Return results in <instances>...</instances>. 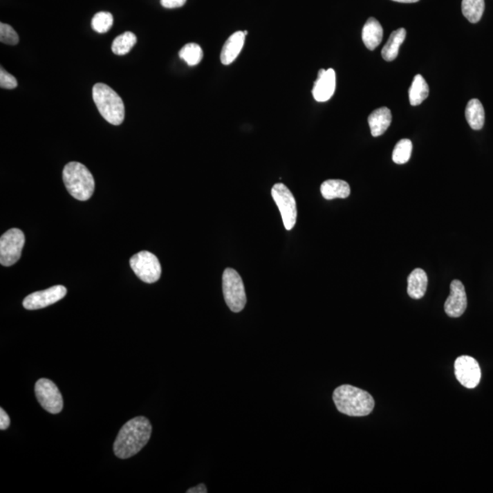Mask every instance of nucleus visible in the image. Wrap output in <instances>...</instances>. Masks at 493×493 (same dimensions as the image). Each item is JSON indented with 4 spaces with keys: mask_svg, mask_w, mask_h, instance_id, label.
Returning <instances> with one entry per match:
<instances>
[{
    "mask_svg": "<svg viewBox=\"0 0 493 493\" xmlns=\"http://www.w3.org/2000/svg\"><path fill=\"white\" fill-rule=\"evenodd\" d=\"M0 41L14 46L19 44V37L11 26L1 24H0Z\"/></svg>",
    "mask_w": 493,
    "mask_h": 493,
    "instance_id": "27",
    "label": "nucleus"
},
{
    "mask_svg": "<svg viewBox=\"0 0 493 493\" xmlns=\"http://www.w3.org/2000/svg\"><path fill=\"white\" fill-rule=\"evenodd\" d=\"M113 17L109 12H99L93 18L92 27L98 33H106L113 27Z\"/></svg>",
    "mask_w": 493,
    "mask_h": 493,
    "instance_id": "26",
    "label": "nucleus"
},
{
    "mask_svg": "<svg viewBox=\"0 0 493 493\" xmlns=\"http://www.w3.org/2000/svg\"><path fill=\"white\" fill-rule=\"evenodd\" d=\"M138 42V38L131 31H127L122 35L115 39L112 44L113 53L116 55H125L129 53L131 50L135 46Z\"/></svg>",
    "mask_w": 493,
    "mask_h": 493,
    "instance_id": "23",
    "label": "nucleus"
},
{
    "mask_svg": "<svg viewBox=\"0 0 493 493\" xmlns=\"http://www.w3.org/2000/svg\"><path fill=\"white\" fill-rule=\"evenodd\" d=\"M93 97L102 118L111 124H122L125 115L124 104L118 93L106 84H96L93 86Z\"/></svg>",
    "mask_w": 493,
    "mask_h": 493,
    "instance_id": "4",
    "label": "nucleus"
},
{
    "mask_svg": "<svg viewBox=\"0 0 493 493\" xmlns=\"http://www.w3.org/2000/svg\"><path fill=\"white\" fill-rule=\"evenodd\" d=\"M333 400L338 411L350 417H366L375 407L374 398L369 392L350 384L338 387Z\"/></svg>",
    "mask_w": 493,
    "mask_h": 493,
    "instance_id": "2",
    "label": "nucleus"
},
{
    "mask_svg": "<svg viewBox=\"0 0 493 493\" xmlns=\"http://www.w3.org/2000/svg\"><path fill=\"white\" fill-rule=\"evenodd\" d=\"M179 57L189 66H195L203 59V50L198 44H188L179 51Z\"/></svg>",
    "mask_w": 493,
    "mask_h": 493,
    "instance_id": "24",
    "label": "nucleus"
},
{
    "mask_svg": "<svg viewBox=\"0 0 493 493\" xmlns=\"http://www.w3.org/2000/svg\"><path fill=\"white\" fill-rule=\"evenodd\" d=\"M37 400L50 414H58L64 409V398L58 387L53 381L41 378L35 384Z\"/></svg>",
    "mask_w": 493,
    "mask_h": 493,
    "instance_id": "9",
    "label": "nucleus"
},
{
    "mask_svg": "<svg viewBox=\"0 0 493 493\" xmlns=\"http://www.w3.org/2000/svg\"><path fill=\"white\" fill-rule=\"evenodd\" d=\"M406 36L407 31L403 28L393 31L389 37V41L382 48L381 54L384 61L392 62L397 59L398 51H400L401 44H403Z\"/></svg>",
    "mask_w": 493,
    "mask_h": 493,
    "instance_id": "19",
    "label": "nucleus"
},
{
    "mask_svg": "<svg viewBox=\"0 0 493 493\" xmlns=\"http://www.w3.org/2000/svg\"><path fill=\"white\" fill-rule=\"evenodd\" d=\"M467 122L473 130L483 129L485 122V112L483 104L478 99H472L465 110Z\"/></svg>",
    "mask_w": 493,
    "mask_h": 493,
    "instance_id": "20",
    "label": "nucleus"
},
{
    "mask_svg": "<svg viewBox=\"0 0 493 493\" xmlns=\"http://www.w3.org/2000/svg\"><path fill=\"white\" fill-rule=\"evenodd\" d=\"M336 88V74L333 69H321L318 73V78L313 88V95L315 101L324 102L329 101Z\"/></svg>",
    "mask_w": 493,
    "mask_h": 493,
    "instance_id": "13",
    "label": "nucleus"
},
{
    "mask_svg": "<svg viewBox=\"0 0 493 493\" xmlns=\"http://www.w3.org/2000/svg\"><path fill=\"white\" fill-rule=\"evenodd\" d=\"M409 94L410 104L412 106H417V105L422 104L429 96V84L420 74L414 77L411 86L409 88Z\"/></svg>",
    "mask_w": 493,
    "mask_h": 493,
    "instance_id": "21",
    "label": "nucleus"
},
{
    "mask_svg": "<svg viewBox=\"0 0 493 493\" xmlns=\"http://www.w3.org/2000/svg\"><path fill=\"white\" fill-rule=\"evenodd\" d=\"M130 266L141 281L154 283L161 277V264L156 255L149 252H141L130 259Z\"/></svg>",
    "mask_w": 493,
    "mask_h": 493,
    "instance_id": "8",
    "label": "nucleus"
},
{
    "mask_svg": "<svg viewBox=\"0 0 493 493\" xmlns=\"http://www.w3.org/2000/svg\"><path fill=\"white\" fill-rule=\"evenodd\" d=\"M321 193L327 201L335 198H346L351 193L349 184L340 179H329L321 186Z\"/></svg>",
    "mask_w": 493,
    "mask_h": 493,
    "instance_id": "18",
    "label": "nucleus"
},
{
    "mask_svg": "<svg viewBox=\"0 0 493 493\" xmlns=\"http://www.w3.org/2000/svg\"><path fill=\"white\" fill-rule=\"evenodd\" d=\"M391 111L387 107L378 108L371 113L369 118V124L372 136L378 138L383 135L391 124Z\"/></svg>",
    "mask_w": 493,
    "mask_h": 493,
    "instance_id": "15",
    "label": "nucleus"
},
{
    "mask_svg": "<svg viewBox=\"0 0 493 493\" xmlns=\"http://www.w3.org/2000/svg\"><path fill=\"white\" fill-rule=\"evenodd\" d=\"M25 244L24 233L19 229H11L0 239V263L5 267L15 264L21 259Z\"/></svg>",
    "mask_w": 493,
    "mask_h": 493,
    "instance_id": "7",
    "label": "nucleus"
},
{
    "mask_svg": "<svg viewBox=\"0 0 493 493\" xmlns=\"http://www.w3.org/2000/svg\"><path fill=\"white\" fill-rule=\"evenodd\" d=\"M272 196L280 210L285 229L292 230L297 221V206L292 191L284 184L278 183L272 188Z\"/></svg>",
    "mask_w": 493,
    "mask_h": 493,
    "instance_id": "6",
    "label": "nucleus"
},
{
    "mask_svg": "<svg viewBox=\"0 0 493 493\" xmlns=\"http://www.w3.org/2000/svg\"><path fill=\"white\" fill-rule=\"evenodd\" d=\"M17 86H18V82H17L15 77L7 73L1 67V70H0V87L2 89L12 90L15 89Z\"/></svg>",
    "mask_w": 493,
    "mask_h": 493,
    "instance_id": "28",
    "label": "nucleus"
},
{
    "mask_svg": "<svg viewBox=\"0 0 493 493\" xmlns=\"http://www.w3.org/2000/svg\"><path fill=\"white\" fill-rule=\"evenodd\" d=\"M247 33V31H236L227 39L221 50V59L222 64L230 65L235 61L244 46L245 37H246Z\"/></svg>",
    "mask_w": 493,
    "mask_h": 493,
    "instance_id": "14",
    "label": "nucleus"
},
{
    "mask_svg": "<svg viewBox=\"0 0 493 493\" xmlns=\"http://www.w3.org/2000/svg\"><path fill=\"white\" fill-rule=\"evenodd\" d=\"M393 1L400 3H416L420 1V0H393Z\"/></svg>",
    "mask_w": 493,
    "mask_h": 493,
    "instance_id": "32",
    "label": "nucleus"
},
{
    "mask_svg": "<svg viewBox=\"0 0 493 493\" xmlns=\"http://www.w3.org/2000/svg\"><path fill=\"white\" fill-rule=\"evenodd\" d=\"M467 306H468V299H467L465 287L461 281H452L450 283V295L444 304V310L447 315L452 318L461 317L465 313Z\"/></svg>",
    "mask_w": 493,
    "mask_h": 493,
    "instance_id": "12",
    "label": "nucleus"
},
{
    "mask_svg": "<svg viewBox=\"0 0 493 493\" xmlns=\"http://www.w3.org/2000/svg\"><path fill=\"white\" fill-rule=\"evenodd\" d=\"M187 0H161V5L165 8H176L183 7Z\"/></svg>",
    "mask_w": 493,
    "mask_h": 493,
    "instance_id": "29",
    "label": "nucleus"
},
{
    "mask_svg": "<svg viewBox=\"0 0 493 493\" xmlns=\"http://www.w3.org/2000/svg\"><path fill=\"white\" fill-rule=\"evenodd\" d=\"M454 373L457 380L467 389H475L480 384L481 378L480 364L472 356L463 355L456 359Z\"/></svg>",
    "mask_w": 493,
    "mask_h": 493,
    "instance_id": "10",
    "label": "nucleus"
},
{
    "mask_svg": "<svg viewBox=\"0 0 493 493\" xmlns=\"http://www.w3.org/2000/svg\"><path fill=\"white\" fill-rule=\"evenodd\" d=\"M429 279L422 269H415L407 278V295L410 298L420 300L427 292Z\"/></svg>",
    "mask_w": 493,
    "mask_h": 493,
    "instance_id": "16",
    "label": "nucleus"
},
{
    "mask_svg": "<svg viewBox=\"0 0 493 493\" xmlns=\"http://www.w3.org/2000/svg\"><path fill=\"white\" fill-rule=\"evenodd\" d=\"M64 182L68 192L80 201H86L92 198L94 192L93 176L84 165L78 162H71L65 165Z\"/></svg>",
    "mask_w": 493,
    "mask_h": 493,
    "instance_id": "3",
    "label": "nucleus"
},
{
    "mask_svg": "<svg viewBox=\"0 0 493 493\" xmlns=\"http://www.w3.org/2000/svg\"><path fill=\"white\" fill-rule=\"evenodd\" d=\"M10 425V418L4 409H0V429L6 430Z\"/></svg>",
    "mask_w": 493,
    "mask_h": 493,
    "instance_id": "30",
    "label": "nucleus"
},
{
    "mask_svg": "<svg viewBox=\"0 0 493 493\" xmlns=\"http://www.w3.org/2000/svg\"><path fill=\"white\" fill-rule=\"evenodd\" d=\"M383 33V28L378 19L369 18L362 30V39L369 50H374L381 44Z\"/></svg>",
    "mask_w": 493,
    "mask_h": 493,
    "instance_id": "17",
    "label": "nucleus"
},
{
    "mask_svg": "<svg viewBox=\"0 0 493 493\" xmlns=\"http://www.w3.org/2000/svg\"><path fill=\"white\" fill-rule=\"evenodd\" d=\"M222 289L227 307L233 313H239L247 304L246 292L241 275L232 268L224 270L222 276Z\"/></svg>",
    "mask_w": 493,
    "mask_h": 493,
    "instance_id": "5",
    "label": "nucleus"
},
{
    "mask_svg": "<svg viewBox=\"0 0 493 493\" xmlns=\"http://www.w3.org/2000/svg\"><path fill=\"white\" fill-rule=\"evenodd\" d=\"M187 493H207V487L205 486V484L201 483V484H198V486L194 487V488H190L189 490H187Z\"/></svg>",
    "mask_w": 493,
    "mask_h": 493,
    "instance_id": "31",
    "label": "nucleus"
},
{
    "mask_svg": "<svg viewBox=\"0 0 493 493\" xmlns=\"http://www.w3.org/2000/svg\"><path fill=\"white\" fill-rule=\"evenodd\" d=\"M461 8L464 17L470 24H477L483 15L485 3L484 0H463Z\"/></svg>",
    "mask_w": 493,
    "mask_h": 493,
    "instance_id": "22",
    "label": "nucleus"
},
{
    "mask_svg": "<svg viewBox=\"0 0 493 493\" xmlns=\"http://www.w3.org/2000/svg\"><path fill=\"white\" fill-rule=\"evenodd\" d=\"M67 295V289L62 285L48 288L31 293L24 301V306L27 310H39L48 307L61 301Z\"/></svg>",
    "mask_w": 493,
    "mask_h": 493,
    "instance_id": "11",
    "label": "nucleus"
},
{
    "mask_svg": "<svg viewBox=\"0 0 493 493\" xmlns=\"http://www.w3.org/2000/svg\"><path fill=\"white\" fill-rule=\"evenodd\" d=\"M412 149V142L409 139H402L396 145L394 151H393V161L398 165L406 164L409 161Z\"/></svg>",
    "mask_w": 493,
    "mask_h": 493,
    "instance_id": "25",
    "label": "nucleus"
},
{
    "mask_svg": "<svg viewBox=\"0 0 493 493\" xmlns=\"http://www.w3.org/2000/svg\"><path fill=\"white\" fill-rule=\"evenodd\" d=\"M152 434V425L145 417L128 421L120 429L113 444V452L122 460L133 457L147 445Z\"/></svg>",
    "mask_w": 493,
    "mask_h": 493,
    "instance_id": "1",
    "label": "nucleus"
}]
</instances>
